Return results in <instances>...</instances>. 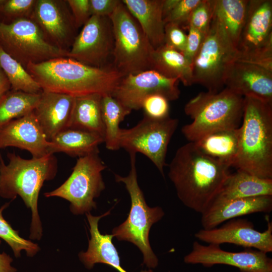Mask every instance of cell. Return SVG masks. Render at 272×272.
Masks as SVG:
<instances>
[{
  "label": "cell",
  "instance_id": "1",
  "mask_svg": "<svg viewBox=\"0 0 272 272\" xmlns=\"http://www.w3.org/2000/svg\"><path fill=\"white\" fill-rule=\"evenodd\" d=\"M230 167L203 153L194 142L179 147L169 165L168 176L187 208L202 214L230 174Z\"/></svg>",
  "mask_w": 272,
  "mask_h": 272
},
{
  "label": "cell",
  "instance_id": "2",
  "mask_svg": "<svg viewBox=\"0 0 272 272\" xmlns=\"http://www.w3.org/2000/svg\"><path fill=\"white\" fill-rule=\"evenodd\" d=\"M26 69L42 91L75 97L112 95L124 76L113 67H94L68 57L30 63Z\"/></svg>",
  "mask_w": 272,
  "mask_h": 272
},
{
  "label": "cell",
  "instance_id": "3",
  "mask_svg": "<svg viewBox=\"0 0 272 272\" xmlns=\"http://www.w3.org/2000/svg\"><path fill=\"white\" fill-rule=\"evenodd\" d=\"M7 157V164L1 159L0 196L11 199L21 197L32 212L29 238L40 240L43 231L38 211L39 194L44 182L54 178L57 159L54 154L26 159L15 152L8 153Z\"/></svg>",
  "mask_w": 272,
  "mask_h": 272
},
{
  "label": "cell",
  "instance_id": "4",
  "mask_svg": "<svg viewBox=\"0 0 272 272\" xmlns=\"http://www.w3.org/2000/svg\"><path fill=\"white\" fill-rule=\"evenodd\" d=\"M239 150L234 167L272 179V104L244 97Z\"/></svg>",
  "mask_w": 272,
  "mask_h": 272
},
{
  "label": "cell",
  "instance_id": "5",
  "mask_svg": "<svg viewBox=\"0 0 272 272\" xmlns=\"http://www.w3.org/2000/svg\"><path fill=\"white\" fill-rule=\"evenodd\" d=\"M244 97L227 88L216 92L198 93L185 105V113L192 121L184 125L181 132L194 142L212 132L237 128L242 121Z\"/></svg>",
  "mask_w": 272,
  "mask_h": 272
},
{
  "label": "cell",
  "instance_id": "6",
  "mask_svg": "<svg viewBox=\"0 0 272 272\" xmlns=\"http://www.w3.org/2000/svg\"><path fill=\"white\" fill-rule=\"evenodd\" d=\"M130 170L125 177L115 174V181L125 184L131 199V207L127 219L114 228L112 235L119 241L130 242L142 251L144 263L149 268L156 267L158 263L149 242L152 226L164 215L159 207L150 208L146 203L143 191L139 186L136 167V153H129Z\"/></svg>",
  "mask_w": 272,
  "mask_h": 272
},
{
  "label": "cell",
  "instance_id": "7",
  "mask_svg": "<svg viewBox=\"0 0 272 272\" xmlns=\"http://www.w3.org/2000/svg\"><path fill=\"white\" fill-rule=\"evenodd\" d=\"M109 18L114 36L113 67L124 76L152 69L155 49L121 1Z\"/></svg>",
  "mask_w": 272,
  "mask_h": 272
},
{
  "label": "cell",
  "instance_id": "8",
  "mask_svg": "<svg viewBox=\"0 0 272 272\" xmlns=\"http://www.w3.org/2000/svg\"><path fill=\"white\" fill-rule=\"evenodd\" d=\"M236 50L214 15L210 29L192 63L193 82L218 92L223 89L229 65L235 61Z\"/></svg>",
  "mask_w": 272,
  "mask_h": 272
},
{
  "label": "cell",
  "instance_id": "9",
  "mask_svg": "<svg viewBox=\"0 0 272 272\" xmlns=\"http://www.w3.org/2000/svg\"><path fill=\"white\" fill-rule=\"evenodd\" d=\"M99 153L96 152L78 158L69 177L56 189L45 192V197L56 196L67 200L75 215L89 213L96 208L94 199L105 188L102 172L106 168Z\"/></svg>",
  "mask_w": 272,
  "mask_h": 272
},
{
  "label": "cell",
  "instance_id": "10",
  "mask_svg": "<svg viewBox=\"0 0 272 272\" xmlns=\"http://www.w3.org/2000/svg\"><path fill=\"white\" fill-rule=\"evenodd\" d=\"M272 71V1L249 0L235 61Z\"/></svg>",
  "mask_w": 272,
  "mask_h": 272
},
{
  "label": "cell",
  "instance_id": "11",
  "mask_svg": "<svg viewBox=\"0 0 272 272\" xmlns=\"http://www.w3.org/2000/svg\"><path fill=\"white\" fill-rule=\"evenodd\" d=\"M0 45L25 69L30 63L67 57L68 52L48 43L37 24L29 18L9 24L0 22Z\"/></svg>",
  "mask_w": 272,
  "mask_h": 272
},
{
  "label": "cell",
  "instance_id": "12",
  "mask_svg": "<svg viewBox=\"0 0 272 272\" xmlns=\"http://www.w3.org/2000/svg\"><path fill=\"white\" fill-rule=\"evenodd\" d=\"M177 118L154 119L144 114L133 127L120 128L119 148L129 153H140L148 158L164 176L166 157L170 141L178 126Z\"/></svg>",
  "mask_w": 272,
  "mask_h": 272
},
{
  "label": "cell",
  "instance_id": "13",
  "mask_svg": "<svg viewBox=\"0 0 272 272\" xmlns=\"http://www.w3.org/2000/svg\"><path fill=\"white\" fill-rule=\"evenodd\" d=\"M113 49L110 18L92 16L76 36L67 57L94 67H113Z\"/></svg>",
  "mask_w": 272,
  "mask_h": 272
},
{
  "label": "cell",
  "instance_id": "14",
  "mask_svg": "<svg viewBox=\"0 0 272 272\" xmlns=\"http://www.w3.org/2000/svg\"><path fill=\"white\" fill-rule=\"evenodd\" d=\"M179 82L177 79L166 77L151 69L123 76L112 96L131 111L139 110L151 95L160 94L169 101L177 100L180 94Z\"/></svg>",
  "mask_w": 272,
  "mask_h": 272
},
{
  "label": "cell",
  "instance_id": "15",
  "mask_svg": "<svg viewBox=\"0 0 272 272\" xmlns=\"http://www.w3.org/2000/svg\"><path fill=\"white\" fill-rule=\"evenodd\" d=\"M31 19L48 43L69 51L78 29L66 0H36Z\"/></svg>",
  "mask_w": 272,
  "mask_h": 272
},
{
  "label": "cell",
  "instance_id": "16",
  "mask_svg": "<svg viewBox=\"0 0 272 272\" xmlns=\"http://www.w3.org/2000/svg\"><path fill=\"white\" fill-rule=\"evenodd\" d=\"M184 261L205 267L230 265L240 272H272V259L265 253L249 248L240 252L228 251L219 245H204L198 241L193 242L192 250L184 257Z\"/></svg>",
  "mask_w": 272,
  "mask_h": 272
},
{
  "label": "cell",
  "instance_id": "17",
  "mask_svg": "<svg viewBox=\"0 0 272 272\" xmlns=\"http://www.w3.org/2000/svg\"><path fill=\"white\" fill-rule=\"evenodd\" d=\"M267 221L266 229L263 232L256 230L250 221L239 218L230 220L219 228L200 229L194 236L209 244H233L267 254L272 251V223Z\"/></svg>",
  "mask_w": 272,
  "mask_h": 272
},
{
  "label": "cell",
  "instance_id": "18",
  "mask_svg": "<svg viewBox=\"0 0 272 272\" xmlns=\"http://www.w3.org/2000/svg\"><path fill=\"white\" fill-rule=\"evenodd\" d=\"M224 86L244 97L272 104V71L253 64L234 61L229 66Z\"/></svg>",
  "mask_w": 272,
  "mask_h": 272
},
{
  "label": "cell",
  "instance_id": "19",
  "mask_svg": "<svg viewBox=\"0 0 272 272\" xmlns=\"http://www.w3.org/2000/svg\"><path fill=\"white\" fill-rule=\"evenodd\" d=\"M48 141L33 111L0 127V149L13 147L28 151L32 158L48 154Z\"/></svg>",
  "mask_w": 272,
  "mask_h": 272
},
{
  "label": "cell",
  "instance_id": "20",
  "mask_svg": "<svg viewBox=\"0 0 272 272\" xmlns=\"http://www.w3.org/2000/svg\"><path fill=\"white\" fill-rule=\"evenodd\" d=\"M75 98L63 94L41 92L33 112L48 141L69 128Z\"/></svg>",
  "mask_w": 272,
  "mask_h": 272
},
{
  "label": "cell",
  "instance_id": "21",
  "mask_svg": "<svg viewBox=\"0 0 272 272\" xmlns=\"http://www.w3.org/2000/svg\"><path fill=\"white\" fill-rule=\"evenodd\" d=\"M272 196L262 195L237 198L210 206L201 214L203 229H211L222 223L244 215L257 213H270Z\"/></svg>",
  "mask_w": 272,
  "mask_h": 272
},
{
  "label": "cell",
  "instance_id": "22",
  "mask_svg": "<svg viewBox=\"0 0 272 272\" xmlns=\"http://www.w3.org/2000/svg\"><path fill=\"white\" fill-rule=\"evenodd\" d=\"M110 214V211L100 216H94L90 213L86 216L90 226L91 239L86 252L79 253V257L86 267L92 268L97 263L108 264L119 272H127L120 265L118 252L112 243V234H102L98 228L101 218ZM141 272H153L152 270Z\"/></svg>",
  "mask_w": 272,
  "mask_h": 272
},
{
  "label": "cell",
  "instance_id": "23",
  "mask_svg": "<svg viewBox=\"0 0 272 272\" xmlns=\"http://www.w3.org/2000/svg\"><path fill=\"white\" fill-rule=\"evenodd\" d=\"M262 195L272 196V179L260 178L237 170L228 175L210 206L237 198Z\"/></svg>",
  "mask_w": 272,
  "mask_h": 272
},
{
  "label": "cell",
  "instance_id": "24",
  "mask_svg": "<svg viewBox=\"0 0 272 272\" xmlns=\"http://www.w3.org/2000/svg\"><path fill=\"white\" fill-rule=\"evenodd\" d=\"M163 1H121L137 21L155 49L164 44Z\"/></svg>",
  "mask_w": 272,
  "mask_h": 272
},
{
  "label": "cell",
  "instance_id": "25",
  "mask_svg": "<svg viewBox=\"0 0 272 272\" xmlns=\"http://www.w3.org/2000/svg\"><path fill=\"white\" fill-rule=\"evenodd\" d=\"M239 128L216 131L194 143L209 157L230 168L234 167L239 150Z\"/></svg>",
  "mask_w": 272,
  "mask_h": 272
},
{
  "label": "cell",
  "instance_id": "26",
  "mask_svg": "<svg viewBox=\"0 0 272 272\" xmlns=\"http://www.w3.org/2000/svg\"><path fill=\"white\" fill-rule=\"evenodd\" d=\"M48 153L62 152L78 158L99 152V146L104 142L100 135L81 130L66 129L50 141Z\"/></svg>",
  "mask_w": 272,
  "mask_h": 272
},
{
  "label": "cell",
  "instance_id": "27",
  "mask_svg": "<svg viewBox=\"0 0 272 272\" xmlns=\"http://www.w3.org/2000/svg\"><path fill=\"white\" fill-rule=\"evenodd\" d=\"M102 96L94 94L76 97L69 128L94 133L104 140L105 128L101 107Z\"/></svg>",
  "mask_w": 272,
  "mask_h": 272
},
{
  "label": "cell",
  "instance_id": "28",
  "mask_svg": "<svg viewBox=\"0 0 272 272\" xmlns=\"http://www.w3.org/2000/svg\"><path fill=\"white\" fill-rule=\"evenodd\" d=\"M152 69L166 77L178 79L185 86L193 84L191 63L182 52L164 44L155 49Z\"/></svg>",
  "mask_w": 272,
  "mask_h": 272
},
{
  "label": "cell",
  "instance_id": "29",
  "mask_svg": "<svg viewBox=\"0 0 272 272\" xmlns=\"http://www.w3.org/2000/svg\"><path fill=\"white\" fill-rule=\"evenodd\" d=\"M249 0H215L214 16L236 50L244 27Z\"/></svg>",
  "mask_w": 272,
  "mask_h": 272
},
{
  "label": "cell",
  "instance_id": "30",
  "mask_svg": "<svg viewBox=\"0 0 272 272\" xmlns=\"http://www.w3.org/2000/svg\"><path fill=\"white\" fill-rule=\"evenodd\" d=\"M101 112L105 128L104 143L109 150L119 149V124L132 111L119 103L111 95H105L101 100Z\"/></svg>",
  "mask_w": 272,
  "mask_h": 272
},
{
  "label": "cell",
  "instance_id": "31",
  "mask_svg": "<svg viewBox=\"0 0 272 272\" xmlns=\"http://www.w3.org/2000/svg\"><path fill=\"white\" fill-rule=\"evenodd\" d=\"M40 93L32 94L11 90L2 96L0 98V127L32 112L39 100Z\"/></svg>",
  "mask_w": 272,
  "mask_h": 272
},
{
  "label": "cell",
  "instance_id": "32",
  "mask_svg": "<svg viewBox=\"0 0 272 272\" xmlns=\"http://www.w3.org/2000/svg\"><path fill=\"white\" fill-rule=\"evenodd\" d=\"M0 67L5 73L13 91L37 94L41 90L26 69L8 54L0 45Z\"/></svg>",
  "mask_w": 272,
  "mask_h": 272
},
{
  "label": "cell",
  "instance_id": "33",
  "mask_svg": "<svg viewBox=\"0 0 272 272\" xmlns=\"http://www.w3.org/2000/svg\"><path fill=\"white\" fill-rule=\"evenodd\" d=\"M9 205L6 203L0 208V238L11 247L16 257L20 256L22 250H24L28 256H33L40 249L38 244L21 237L19 231L15 230L3 217V212Z\"/></svg>",
  "mask_w": 272,
  "mask_h": 272
},
{
  "label": "cell",
  "instance_id": "34",
  "mask_svg": "<svg viewBox=\"0 0 272 272\" xmlns=\"http://www.w3.org/2000/svg\"><path fill=\"white\" fill-rule=\"evenodd\" d=\"M36 1L0 0V22L9 24L20 19H31Z\"/></svg>",
  "mask_w": 272,
  "mask_h": 272
},
{
  "label": "cell",
  "instance_id": "35",
  "mask_svg": "<svg viewBox=\"0 0 272 272\" xmlns=\"http://www.w3.org/2000/svg\"><path fill=\"white\" fill-rule=\"evenodd\" d=\"M215 6V0H200L191 14L189 25L206 35L214 17Z\"/></svg>",
  "mask_w": 272,
  "mask_h": 272
},
{
  "label": "cell",
  "instance_id": "36",
  "mask_svg": "<svg viewBox=\"0 0 272 272\" xmlns=\"http://www.w3.org/2000/svg\"><path fill=\"white\" fill-rule=\"evenodd\" d=\"M200 1V0H178L173 9L163 19L164 24H175L183 30H187L191 14Z\"/></svg>",
  "mask_w": 272,
  "mask_h": 272
},
{
  "label": "cell",
  "instance_id": "37",
  "mask_svg": "<svg viewBox=\"0 0 272 272\" xmlns=\"http://www.w3.org/2000/svg\"><path fill=\"white\" fill-rule=\"evenodd\" d=\"M169 100L160 94L147 97L142 103L144 114L154 119H163L169 117Z\"/></svg>",
  "mask_w": 272,
  "mask_h": 272
},
{
  "label": "cell",
  "instance_id": "38",
  "mask_svg": "<svg viewBox=\"0 0 272 272\" xmlns=\"http://www.w3.org/2000/svg\"><path fill=\"white\" fill-rule=\"evenodd\" d=\"M181 27L173 23L164 26V45L183 53L185 48L187 34Z\"/></svg>",
  "mask_w": 272,
  "mask_h": 272
},
{
  "label": "cell",
  "instance_id": "39",
  "mask_svg": "<svg viewBox=\"0 0 272 272\" xmlns=\"http://www.w3.org/2000/svg\"><path fill=\"white\" fill-rule=\"evenodd\" d=\"M187 30L186 44L182 53L192 64L201 46L205 34L190 25Z\"/></svg>",
  "mask_w": 272,
  "mask_h": 272
},
{
  "label": "cell",
  "instance_id": "40",
  "mask_svg": "<svg viewBox=\"0 0 272 272\" xmlns=\"http://www.w3.org/2000/svg\"><path fill=\"white\" fill-rule=\"evenodd\" d=\"M77 29L83 27L92 16L89 0H66Z\"/></svg>",
  "mask_w": 272,
  "mask_h": 272
},
{
  "label": "cell",
  "instance_id": "41",
  "mask_svg": "<svg viewBox=\"0 0 272 272\" xmlns=\"http://www.w3.org/2000/svg\"><path fill=\"white\" fill-rule=\"evenodd\" d=\"M120 2L119 0H89L91 15L109 17Z\"/></svg>",
  "mask_w": 272,
  "mask_h": 272
},
{
  "label": "cell",
  "instance_id": "42",
  "mask_svg": "<svg viewBox=\"0 0 272 272\" xmlns=\"http://www.w3.org/2000/svg\"><path fill=\"white\" fill-rule=\"evenodd\" d=\"M12 261L13 259L8 254L5 252L0 253V272H16V269L11 265Z\"/></svg>",
  "mask_w": 272,
  "mask_h": 272
},
{
  "label": "cell",
  "instance_id": "43",
  "mask_svg": "<svg viewBox=\"0 0 272 272\" xmlns=\"http://www.w3.org/2000/svg\"><path fill=\"white\" fill-rule=\"evenodd\" d=\"M11 90V84L5 73L0 67V98Z\"/></svg>",
  "mask_w": 272,
  "mask_h": 272
},
{
  "label": "cell",
  "instance_id": "44",
  "mask_svg": "<svg viewBox=\"0 0 272 272\" xmlns=\"http://www.w3.org/2000/svg\"><path fill=\"white\" fill-rule=\"evenodd\" d=\"M178 0H163L162 14L163 19L170 13L178 3Z\"/></svg>",
  "mask_w": 272,
  "mask_h": 272
},
{
  "label": "cell",
  "instance_id": "45",
  "mask_svg": "<svg viewBox=\"0 0 272 272\" xmlns=\"http://www.w3.org/2000/svg\"><path fill=\"white\" fill-rule=\"evenodd\" d=\"M2 156L1 155V154H0V166H1V159H2Z\"/></svg>",
  "mask_w": 272,
  "mask_h": 272
}]
</instances>
